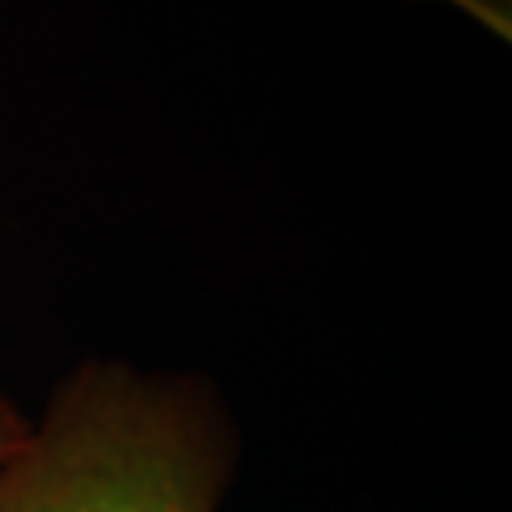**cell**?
<instances>
[{
    "instance_id": "6da1fadb",
    "label": "cell",
    "mask_w": 512,
    "mask_h": 512,
    "mask_svg": "<svg viewBox=\"0 0 512 512\" xmlns=\"http://www.w3.org/2000/svg\"><path fill=\"white\" fill-rule=\"evenodd\" d=\"M236 459L213 384L84 361L0 459V512H220Z\"/></svg>"
},
{
    "instance_id": "7a4b0ae2",
    "label": "cell",
    "mask_w": 512,
    "mask_h": 512,
    "mask_svg": "<svg viewBox=\"0 0 512 512\" xmlns=\"http://www.w3.org/2000/svg\"><path fill=\"white\" fill-rule=\"evenodd\" d=\"M27 429H31V421L19 414L16 403H8V399L0 395V459L8 456L19 440L27 437Z\"/></svg>"
}]
</instances>
